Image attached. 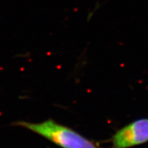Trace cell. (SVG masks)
Returning <instances> with one entry per match:
<instances>
[{
    "label": "cell",
    "mask_w": 148,
    "mask_h": 148,
    "mask_svg": "<svg viewBox=\"0 0 148 148\" xmlns=\"http://www.w3.org/2000/svg\"><path fill=\"white\" fill-rule=\"evenodd\" d=\"M13 124L28 129L62 148H100L75 131L52 119L38 123L20 121Z\"/></svg>",
    "instance_id": "obj_1"
},
{
    "label": "cell",
    "mask_w": 148,
    "mask_h": 148,
    "mask_svg": "<svg viewBox=\"0 0 148 148\" xmlns=\"http://www.w3.org/2000/svg\"><path fill=\"white\" fill-rule=\"evenodd\" d=\"M148 140V119L138 120L120 130L112 138V148H128Z\"/></svg>",
    "instance_id": "obj_2"
}]
</instances>
